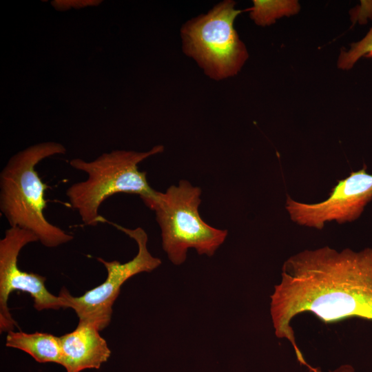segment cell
<instances>
[{
	"label": "cell",
	"instance_id": "cell-1",
	"mask_svg": "<svg viewBox=\"0 0 372 372\" xmlns=\"http://www.w3.org/2000/svg\"><path fill=\"white\" fill-rule=\"evenodd\" d=\"M269 309L276 336L287 340L303 362L291 327L296 316L311 313L326 323L352 317L372 320V248L324 246L290 256L270 296Z\"/></svg>",
	"mask_w": 372,
	"mask_h": 372
},
{
	"label": "cell",
	"instance_id": "cell-2",
	"mask_svg": "<svg viewBox=\"0 0 372 372\" xmlns=\"http://www.w3.org/2000/svg\"><path fill=\"white\" fill-rule=\"evenodd\" d=\"M65 152V147L61 143H39L10 157L0 173V210L10 226L32 232L49 248L68 243L74 237L45 217L44 192L47 186L39 177L36 166L46 158Z\"/></svg>",
	"mask_w": 372,
	"mask_h": 372
},
{
	"label": "cell",
	"instance_id": "cell-3",
	"mask_svg": "<svg viewBox=\"0 0 372 372\" xmlns=\"http://www.w3.org/2000/svg\"><path fill=\"white\" fill-rule=\"evenodd\" d=\"M163 151V145H156L147 152L113 150L92 161L72 159V167L87 174L86 180L71 185L65 192L70 206L78 212L83 223L94 227L103 223L99 207L114 194H138L142 200L153 196L156 191L148 183L147 172L139 171L138 165Z\"/></svg>",
	"mask_w": 372,
	"mask_h": 372
},
{
	"label": "cell",
	"instance_id": "cell-4",
	"mask_svg": "<svg viewBox=\"0 0 372 372\" xmlns=\"http://www.w3.org/2000/svg\"><path fill=\"white\" fill-rule=\"evenodd\" d=\"M201 189L186 180L172 185L165 192L142 200L153 210L161 230L162 247L175 265L187 259L189 249L211 257L225 242L227 229L213 227L200 217L198 207Z\"/></svg>",
	"mask_w": 372,
	"mask_h": 372
},
{
	"label": "cell",
	"instance_id": "cell-5",
	"mask_svg": "<svg viewBox=\"0 0 372 372\" xmlns=\"http://www.w3.org/2000/svg\"><path fill=\"white\" fill-rule=\"evenodd\" d=\"M235 6V1L225 0L180 29L184 53L213 80L236 75L248 59L247 48L234 26L242 12Z\"/></svg>",
	"mask_w": 372,
	"mask_h": 372
},
{
	"label": "cell",
	"instance_id": "cell-6",
	"mask_svg": "<svg viewBox=\"0 0 372 372\" xmlns=\"http://www.w3.org/2000/svg\"><path fill=\"white\" fill-rule=\"evenodd\" d=\"M104 223L112 225L132 238L138 246L137 254L124 263L97 258L96 260L104 265L107 271L106 279L101 285L81 296H73L65 287L61 288L59 294L65 309L71 308L75 311L79 322L92 324L99 331L109 325L113 304L123 285L136 274L154 271L162 263L160 258L153 256L149 251L148 236L142 227L128 229L106 219Z\"/></svg>",
	"mask_w": 372,
	"mask_h": 372
},
{
	"label": "cell",
	"instance_id": "cell-7",
	"mask_svg": "<svg viewBox=\"0 0 372 372\" xmlns=\"http://www.w3.org/2000/svg\"><path fill=\"white\" fill-rule=\"evenodd\" d=\"M32 232L17 227L6 229L0 240V331H13L17 324L8 306L10 293L21 291L29 293L37 311L65 309L63 300L45 287L46 278L37 273L21 271L18 267L21 250L28 244L38 242Z\"/></svg>",
	"mask_w": 372,
	"mask_h": 372
},
{
	"label": "cell",
	"instance_id": "cell-8",
	"mask_svg": "<svg viewBox=\"0 0 372 372\" xmlns=\"http://www.w3.org/2000/svg\"><path fill=\"white\" fill-rule=\"evenodd\" d=\"M372 200V174L366 167L340 180L329 197L316 203L296 201L287 196L285 209L296 224L322 229L327 222H352L363 213Z\"/></svg>",
	"mask_w": 372,
	"mask_h": 372
},
{
	"label": "cell",
	"instance_id": "cell-9",
	"mask_svg": "<svg viewBox=\"0 0 372 372\" xmlns=\"http://www.w3.org/2000/svg\"><path fill=\"white\" fill-rule=\"evenodd\" d=\"M94 325L79 322L74 330L59 337L61 366L67 372L99 369L111 355L106 340Z\"/></svg>",
	"mask_w": 372,
	"mask_h": 372
},
{
	"label": "cell",
	"instance_id": "cell-10",
	"mask_svg": "<svg viewBox=\"0 0 372 372\" xmlns=\"http://www.w3.org/2000/svg\"><path fill=\"white\" fill-rule=\"evenodd\" d=\"M6 345L27 353L39 363L61 364L59 337L52 334L10 331L6 335Z\"/></svg>",
	"mask_w": 372,
	"mask_h": 372
},
{
	"label": "cell",
	"instance_id": "cell-11",
	"mask_svg": "<svg viewBox=\"0 0 372 372\" xmlns=\"http://www.w3.org/2000/svg\"><path fill=\"white\" fill-rule=\"evenodd\" d=\"M256 24L269 25L276 19L284 16H291L298 12L300 5L297 1H260L254 0L253 6L247 10Z\"/></svg>",
	"mask_w": 372,
	"mask_h": 372
},
{
	"label": "cell",
	"instance_id": "cell-12",
	"mask_svg": "<svg viewBox=\"0 0 372 372\" xmlns=\"http://www.w3.org/2000/svg\"><path fill=\"white\" fill-rule=\"evenodd\" d=\"M362 56L372 58V27L360 41L353 43L347 51H342L338 66L341 70H349Z\"/></svg>",
	"mask_w": 372,
	"mask_h": 372
},
{
	"label": "cell",
	"instance_id": "cell-13",
	"mask_svg": "<svg viewBox=\"0 0 372 372\" xmlns=\"http://www.w3.org/2000/svg\"><path fill=\"white\" fill-rule=\"evenodd\" d=\"M101 1L96 0H69V1H53L51 2L52 6L58 10H66L70 8H81L86 6H94L100 4Z\"/></svg>",
	"mask_w": 372,
	"mask_h": 372
},
{
	"label": "cell",
	"instance_id": "cell-14",
	"mask_svg": "<svg viewBox=\"0 0 372 372\" xmlns=\"http://www.w3.org/2000/svg\"><path fill=\"white\" fill-rule=\"evenodd\" d=\"M361 7L355 10L353 20L360 21L362 23L366 20L367 17H372V1H361Z\"/></svg>",
	"mask_w": 372,
	"mask_h": 372
},
{
	"label": "cell",
	"instance_id": "cell-15",
	"mask_svg": "<svg viewBox=\"0 0 372 372\" xmlns=\"http://www.w3.org/2000/svg\"><path fill=\"white\" fill-rule=\"evenodd\" d=\"M309 370L311 372H322L320 369L310 366ZM329 372H355V369L351 364H342L336 369L329 371Z\"/></svg>",
	"mask_w": 372,
	"mask_h": 372
}]
</instances>
